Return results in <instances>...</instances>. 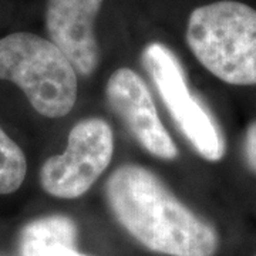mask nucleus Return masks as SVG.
<instances>
[{
	"instance_id": "nucleus-1",
	"label": "nucleus",
	"mask_w": 256,
	"mask_h": 256,
	"mask_svg": "<svg viewBox=\"0 0 256 256\" xmlns=\"http://www.w3.org/2000/svg\"><path fill=\"white\" fill-rule=\"evenodd\" d=\"M104 195L117 222L148 250L166 256L216 255V228L146 166L120 165L106 181Z\"/></svg>"
},
{
	"instance_id": "nucleus-2",
	"label": "nucleus",
	"mask_w": 256,
	"mask_h": 256,
	"mask_svg": "<svg viewBox=\"0 0 256 256\" xmlns=\"http://www.w3.org/2000/svg\"><path fill=\"white\" fill-rule=\"evenodd\" d=\"M186 44L195 58L220 82L256 86V9L220 0L192 10Z\"/></svg>"
},
{
	"instance_id": "nucleus-3",
	"label": "nucleus",
	"mask_w": 256,
	"mask_h": 256,
	"mask_svg": "<svg viewBox=\"0 0 256 256\" xmlns=\"http://www.w3.org/2000/svg\"><path fill=\"white\" fill-rule=\"evenodd\" d=\"M0 80L13 82L43 117L60 118L77 100V73L53 42L18 32L0 38Z\"/></svg>"
},
{
	"instance_id": "nucleus-4",
	"label": "nucleus",
	"mask_w": 256,
	"mask_h": 256,
	"mask_svg": "<svg viewBox=\"0 0 256 256\" xmlns=\"http://www.w3.org/2000/svg\"><path fill=\"white\" fill-rule=\"evenodd\" d=\"M142 63L170 116L196 154L210 162L220 161L226 154L224 134L214 116L191 92L174 52L152 42L142 52Z\"/></svg>"
},
{
	"instance_id": "nucleus-5",
	"label": "nucleus",
	"mask_w": 256,
	"mask_h": 256,
	"mask_svg": "<svg viewBox=\"0 0 256 256\" xmlns=\"http://www.w3.org/2000/svg\"><path fill=\"white\" fill-rule=\"evenodd\" d=\"M112 154L114 134L110 124L100 117L82 120L70 130L63 154L43 162L38 172L40 185L54 198H80L108 168Z\"/></svg>"
},
{
	"instance_id": "nucleus-6",
	"label": "nucleus",
	"mask_w": 256,
	"mask_h": 256,
	"mask_svg": "<svg viewBox=\"0 0 256 256\" xmlns=\"http://www.w3.org/2000/svg\"><path fill=\"white\" fill-rule=\"evenodd\" d=\"M106 96L111 110L146 152L165 161H174L180 156L140 74L128 67L116 70L107 82Z\"/></svg>"
},
{
	"instance_id": "nucleus-7",
	"label": "nucleus",
	"mask_w": 256,
	"mask_h": 256,
	"mask_svg": "<svg viewBox=\"0 0 256 256\" xmlns=\"http://www.w3.org/2000/svg\"><path fill=\"white\" fill-rule=\"evenodd\" d=\"M104 0H47L48 40L73 64L78 76L90 77L100 64L94 23Z\"/></svg>"
},
{
	"instance_id": "nucleus-8",
	"label": "nucleus",
	"mask_w": 256,
	"mask_h": 256,
	"mask_svg": "<svg viewBox=\"0 0 256 256\" xmlns=\"http://www.w3.org/2000/svg\"><path fill=\"white\" fill-rule=\"evenodd\" d=\"M77 226L73 220L63 215L44 216L28 222L18 236V254L28 255L37 249L53 244H66L76 246Z\"/></svg>"
},
{
	"instance_id": "nucleus-9",
	"label": "nucleus",
	"mask_w": 256,
	"mask_h": 256,
	"mask_svg": "<svg viewBox=\"0 0 256 256\" xmlns=\"http://www.w3.org/2000/svg\"><path fill=\"white\" fill-rule=\"evenodd\" d=\"M28 174L23 150L0 127V195L16 192Z\"/></svg>"
},
{
	"instance_id": "nucleus-10",
	"label": "nucleus",
	"mask_w": 256,
	"mask_h": 256,
	"mask_svg": "<svg viewBox=\"0 0 256 256\" xmlns=\"http://www.w3.org/2000/svg\"><path fill=\"white\" fill-rule=\"evenodd\" d=\"M244 156L248 166L256 174V121L250 122L244 137Z\"/></svg>"
},
{
	"instance_id": "nucleus-11",
	"label": "nucleus",
	"mask_w": 256,
	"mask_h": 256,
	"mask_svg": "<svg viewBox=\"0 0 256 256\" xmlns=\"http://www.w3.org/2000/svg\"><path fill=\"white\" fill-rule=\"evenodd\" d=\"M23 256H88L82 255L76 250V246H70L66 244H53L46 248L37 249L34 252H30L28 255Z\"/></svg>"
}]
</instances>
